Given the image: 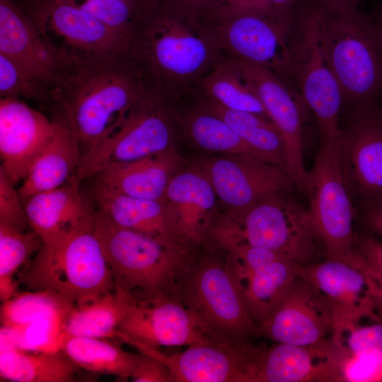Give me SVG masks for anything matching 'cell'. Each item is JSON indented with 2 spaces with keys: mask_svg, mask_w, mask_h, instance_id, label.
<instances>
[{
  "mask_svg": "<svg viewBox=\"0 0 382 382\" xmlns=\"http://www.w3.org/2000/svg\"><path fill=\"white\" fill-rule=\"evenodd\" d=\"M308 213L326 257L357 267L359 254L354 231V207L346 187L337 148L320 141L312 169L308 170Z\"/></svg>",
  "mask_w": 382,
  "mask_h": 382,
  "instance_id": "9",
  "label": "cell"
},
{
  "mask_svg": "<svg viewBox=\"0 0 382 382\" xmlns=\"http://www.w3.org/2000/svg\"><path fill=\"white\" fill-rule=\"evenodd\" d=\"M297 274L316 288L331 306L334 329L364 319L382 320L371 296L366 275L344 261L328 258L300 265Z\"/></svg>",
  "mask_w": 382,
  "mask_h": 382,
  "instance_id": "21",
  "label": "cell"
},
{
  "mask_svg": "<svg viewBox=\"0 0 382 382\" xmlns=\"http://www.w3.org/2000/svg\"><path fill=\"white\" fill-rule=\"evenodd\" d=\"M323 11L326 48L342 106L376 105L382 97V41L374 17L358 6Z\"/></svg>",
  "mask_w": 382,
  "mask_h": 382,
  "instance_id": "5",
  "label": "cell"
},
{
  "mask_svg": "<svg viewBox=\"0 0 382 382\" xmlns=\"http://www.w3.org/2000/svg\"><path fill=\"white\" fill-rule=\"evenodd\" d=\"M185 128L192 141L204 150L220 154L250 156L267 161L221 118L204 107L187 117Z\"/></svg>",
  "mask_w": 382,
  "mask_h": 382,
  "instance_id": "34",
  "label": "cell"
},
{
  "mask_svg": "<svg viewBox=\"0 0 382 382\" xmlns=\"http://www.w3.org/2000/svg\"><path fill=\"white\" fill-rule=\"evenodd\" d=\"M62 351L78 367L123 379L131 377L139 356L96 337H65Z\"/></svg>",
  "mask_w": 382,
  "mask_h": 382,
  "instance_id": "31",
  "label": "cell"
},
{
  "mask_svg": "<svg viewBox=\"0 0 382 382\" xmlns=\"http://www.w3.org/2000/svg\"><path fill=\"white\" fill-rule=\"evenodd\" d=\"M333 310L311 283L297 276L260 328L274 342L312 346L332 340Z\"/></svg>",
  "mask_w": 382,
  "mask_h": 382,
  "instance_id": "16",
  "label": "cell"
},
{
  "mask_svg": "<svg viewBox=\"0 0 382 382\" xmlns=\"http://www.w3.org/2000/svg\"><path fill=\"white\" fill-rule=\"evenodd\" d=\"M340 359L332 340L312 346L275 342L258 352L251 382L339 381Z\"/></svg>",
  "mask_w": 382,
  "mask_h": 382,
  "instance_id": "22",
  "label": "cell"
},
{
  "mask_svg": "<svg viewBox=\"0 0 382 382\" xmlns=\"http://www.w3.org/2000/svg\"><path fill=\"white\" fill-rule=\"evenodd\" d=\"M42 239L33 229L19 231L0 224V299L1 303L16 293L20 284L14 274L30 256L38 252Z\"/></svg>",
  "mask_w": 382,
  "mask_h": 382,
  "instance_id": "36",
  "label": "cell"
},
{
  "mask_svg": "<svg viewBox=\"0 0 382 382\" xmlns=\"http://www.w3.org/2000/svg\"><path fill=\"white\" fill-rule=\"evenodd\" d=\"M363 221L369 232L382 239V201L364 204Z\"/></svg>",
  "mask_w": 382,
  "mask_h": 382,
  "instance_id": "45",
  "label": "cell"
},
{
  "mask_svg": "<svg viewBox=\"0 0 382 382\" xmlns=\"http://www.w3.org/2000/svg\"><path fill=\"white\" fill-rule=\"evenodd\" d=\"M93 197L99 212L115 224L146 235L161 243L187 251L163 199H147L125 195L95 183Z\"/></svg>",
  "mask_w": 382,
  "mask_h": 382,
  "instance_id": "23",
  "label": "cell"
},
{
  "mask_svg": "<svg viewBox=\"0 0 382 382\" xmlns=\"http://www.w3.org/2000/svg\"><path fill=\"white\" fill-rule=\"evenodd\" d=\"M236 63L280 132L284 144L286 173L294 185L305 195L308 170L303 156L301 112L289 81L267 68Z\"/></svg>",
  "mask_w": 382,
  "mask_h": 382,
  "instance_id": "18",
  "label": "cell"
},
{
  "mask_svg": "<svg viewBox=\"0 0 382 382\" xmlns=\"http://www.w3.org/2000/svg\"><path fill=\"white\" fill-rule=\"evenodd\" d=\"M79 185L71 179L61 187L33 194L23 201L31 229L42 240L94 215Z\"/></svg>",
  "mask_w": 382,
  "mask_h": 382,
  "instance_id": "28",
  "label": "cell"
},
{
  "mask_svg": "<svg viewBox=\"0 0 382 382\" xmlns=\"http://www.w3.org/2000/svg\"><path fill=\"white\" fill-rule=\"evenodd\" d=\"M349 108L337 145L346 187L364 204L382 201V110Z\"/></svg>",
  "mask_w": 382,
  "mask_h": 382,
  "instance_id": "13",
  "label": "cell"
},
{
  "mask_svg": "<svg viewBox=\"0 0 382 382\" xmlns=\"http://www.w3.org/2000/svg\"><path fill=\"white\" fill-rule=\"evenodd\" d=\"M17 3L44 38L71 63L127 52L128 37L62 0Z\"/></svg>",
  "mask_w": 382,
  "mask_h": 382,
  "instance_id": "12",
  "label": "cell"
},
{
  "mask_svg": "<svg viewBox=\"0 0 382 382\" xmlns=\"http://www.w3.org/2000/svg\"><path fill=\"white\" fill-rule=\"evenodd\" d=\"M139 1H141V0H137V2Z\"/></svg>",
  "mask_w": 382,
  "mask_h": 382,
  "instance_id": "51",
  "label": "cell"
},
{
  "mask_svg": "<svg viewBox=\"0 0 382 382\" xmlns=\"http://www.w3.org/2000/svg\"><path fill=\"white\" fill-rule=\"evenodd\" d=\"M77 366L62 352H0V376L13 382L73 381Z\"/></svg>",
  "mask_w": 382,
  "mask_h": 382,
  "instance_id": "29",
  "label": "cell"
},
{
  "mask_svg": "<svg viewBox=\"0 0 382 382\" xmlns=\"http://www.w3.org/2000/svg\"><path fill=\"white\" fill-rule=\"evenodd\" d=\"M370 289L374 300L376 311L382 317V290L373 283L370 284Z\"/></svg>",
  "mask_w": 382,
  "mask_h": 382,
  "instance_id": "48",
  "label": "cell"
},
{
  "mask_svg": "<svg viewBox=\"0 0 382 382\" xmlns=\"http://www.w3.org/2000/svg\"><path fill=\"white\" fill-rule=\"evenodd\" d=\"M64 318L37 319L27 326L14 330L18 349L30 352H58L65 338L62 329Z\"/></svg>",
  "mask_w": 382,
  "mask_h": 382,
  "instance_id": "40",
  "label": "cell"
},
{
  "mask_svg": "<svg viewBox=\"0 0 382 382\" xmlns=\"http://www.w3.org/2000/svg\"><path fill=\"white\" fill-rule=\"evenodd\" d=\"M196 5H216L224 4H235L241 2L243 0H189Z\"/></svg>",
  "mask_w": 382,
  "mask_h": 382,
  "instance_id": "49",
  "label": "cell"
},
{
  "mask_svg": "<svg viewBox=\"0 0 382 382\" xmlns=\"http://www.w3.org/2000/svg\"><path fill=\"white\" fill-rule=\"evenodd\" d=\"M185 294L186 306L214 331L238 340L260 332L227 267L213 262L202 265Z\"/></svg>",
  "mask_w": 382,
  "mask_h": 382,
  "instance_id": "17",
  "label": "cell"
},
{
  "mask_svg": "<svg viewBox=\"0 0 382 382\" xmlns=\"http://www.w3.org/2000/svg\"><path fill=\"white\" fill-rule=\"evenodd\" d=\"M324 10H337L358 6L361 0H313Z\"/></svg>",
  "mask_w": 382,
  "mask_h": 382,
  "instance_id": "47",
  "label": "cell"
},
{
  "mask_svg": "<svg viewBox=\"0 0 382 382\" xmlns=\"http://www.w3.org/2000/svg\"><path fill=\"white\" fill-rule=\"evenodd\" d=\"M69 2L110 29L128 37L137 0H62Z\"/></svg>",
  "mask_w": 382,
  "mask_h": 382,
  "instance_id": "38",
  "label": "cell"
},
{
  "mask_svg": "<svg viewBox=\"0 0 382 382\" xmlns=\"http://www.w3.org/2000/svg\"><path fill=\"white\" fill-rule=\"evenodd\" d=\"M18 189L23 202L30 195L61 187L73 178L82 155L80 143L63 116Z\"/></svg>",
  "mask_w": 382,
  "mask_h": 382,
  "instance_id": "25",
  "label": "cell"
},
{
  "mask_svg": "<svg viewBox=\"0 0 382 382\" xmlns=\"http://www.w3.org/2000/svg\"><path fill=\"white\" fill-rule=\"evenodd\" d=\"M356 247L361 271L382 290V239L371 233H356Z\"/></svg>",
  "mask_w": 382,
  "mask_h": 382,
  "instance_id": "43",
  "label": "cell"
},
{
  "mask_svg": "<svg viewBox=\"0 0 382 382\" xmlns=\"http://www.w3.org/2000/svg\"><path fill=\"white\" fill-rule=\"evenodd\" d=\"M203 107L221 118L268 162L286 173L284 141L280 132L270 119L249 112L228 109L207 99L204 100Z\"/></svg>",
  "mask_w": 382,
  "mask_h": 382,
  "instance_id": "30",
  "label": "cell"
},
{
  "mask_svg": "<svg viewBox=\"0 0 382 382\" xmlns=\"http://www.w3.org/2000/svg\"><path fill=\"white\" fill-rule=\"evenodd\" d=\"M374 18L376 23V25H377V28L380 34V37L382 41V11L376 13L374 16Z\"/></svg>",
  "mask_w": 382,
  "mask_h": 382,
  "instance_id": "50",
  "label": "cell"
},
{
  "mask_svg": "<svg viewBox=\"0 0 382 382\" xmlns=\"http://www.w3.org/2000/svg\"><path fill=\"white\" fill-rule=\"evenodd\" d=\"M152 88L142 69L124 52L70 64L51 96L87 151L111 134Z\"/></svg>",
  "mask_w": 382,
  "mask_h": 382,
  "instance_id": "2",
  "label": "cell"
},
{
  "mask_svg": "<svg viewBox=\"0 0 382 382\" xmlns=\"http://www.w3.org/2000/svg\"><path fill=\"white\" fill-rule=\"evenodd\" d=\"M94 231L111 270L115 287L139 297L166 294L182 270L187 251L120 226L100 212L95 213Z\"/></svg>",
  "mask_w": 382,
  "mask_h": 382,
  "instance_id": "7",
  "label": "cell"
},
{
  "mask_svg": "<svg viewBox=\"0 0 382 382\" xmlns=\"http://www.w3.org/2000/svg\"><path fill=\"white\" fill-rule=\"evenodd\" d=\"M286 192L270 195L214 229L223 248L243 243L280 254L300 265L311 263L318 241L308 209Z\"/></svg>",
  "mask_w": 382,
  "mask_h": 382,
  "instance_id": "8",
  "label": "cell"
},
{
  "mask_svg": "<svg viewBox=\"0 0 382 382\" xmlns=\"http://www.w3.org/2000/svg\"><path fill=\"white\" fill-rule=\"evenodd\" d=\"M299 265L282 255L253 270L228 269L247 312L259 330L298 276Z\"/></svg>",
  "mask_w": 382,
  "mask_h": 382,
  "instance_id": "27",
  "label": "cell"
},
{
  "mask_svg": "<svg viewBox=\"0 0 382 382\" xmlns=\"http://www.w3.org/2000/svg\"><path fill=\"white\" fill-rule=\"evenodd\" d=\"M55 120L19 98L0 99V167L16 185L28 173L55 130Z\"/></svg>",
  "mask_w": 382,
  "mask_h": 382,
  "instance_id": "20",
  "label": "cell"
},
{
  "mask_svg": "<svg viewBox=\"0 0 382 382\" xmlns=\"http://www.w3.org/2000/svg\"><path fill=\"white\" fill-rule=\"evenodd\" d=\"M196 6L224 59L267 68L287 80L294 8L281 11L243 1Z\"/></svg>",
  "mask_w": 382,
  "mask_h": 382,
  "instance_id": "4",
  "label": "cell"
},
{
  "mask_svg": "<svg viewBox=\"0 0 382 382\" xmlns=\"http://www.w3.org/2000/svg\"><path fill=\"white\" fill-rule=\"evenodd\" d=\"M332 342L342 355H382V320L369 325L358 322L336 328Z\"/></svg>",
  "mask_w": 382,
  "mask_h": 382,
  "instance_id": "37",
  "label": "cell"
},
{
  "mask_svg": "<svg viewBox=\"0 0 382 382\" xmlns=\"http://www.w3.org/2000/svg\"><path fill=\"white\" fill-rule=\"evenodd\" d=\"M339 381H382V355L346 356L341 354Z\"/></svg>",
  "mask_w": 382,
  "mask_h": 382,
  "instance_id": "42",
  "label": "cell"
},
{
  "mask_svg": "<svg viewBox=\"0 0 382 382\" xmlns=\"http://www.w3.org/2000/svg\"><path fill=\"white\" fill-rule=\"evenodd\" d=\"M0 97L52 100L50 90L30 76L12 59L0 54Z\"/></svg>",
  "mask_w": 382,
  "mask_h": 382,
  "instance_id": "39",
  "label": "cell"
},
{
  "mask_svg": "<svg viewBox=\"0 0 382 382\" xmlns=\"http://www.w3.org/2000/svg\"><path fill=\"white\" fill-rule=\"evenodd\" d=\"M94 216L42 240L19 275L29 290L50 291L83 305L115 290V282L94 231Z\"/></svg>",
  "mask_w": 382,
  "mask_h": 382,
  "instance_id": "3",
  "label": "cell"
},
{
  "mask_svg": "<svg viewBox=\"0 0 382 382\" xmlns=\"http://www.w3.org/2000/svg\"><path fill=\"white\" fill-rule=\"evenodd\" d=\"M166 100L155 89L149 91L111 134L82 154L72 181L80 184L110 166L171 149L173 134Z\"/></svg>",
  "mask_w": 382,
  "mask_h": 382,
  "instance_id": "10",
  "label": "cell"
},
{
  "mask_svg": "<svg viewBox=\"0 0 382 382\" xmlns=\"http://www.w3.org/2000/svg\"><path fill=\"white\" fill-rule=\"evenodd\" d=\"M127 53L166 99L197 93L202 79L224 59L189 0L138 1Z\"/></svg>",
  "mask_w": 382,
  "mask_h": 382,
  "instance_id": "1",
  "label": "cell"
},
{
  "mask_svg": "<svg viewBox=\"0 0 382 382\" xmlns=\"http://www.w3.org/2000/svg\"><path fill=\"white\" fill-rule=\"evenodd\" d=\"M114 294L122 310L117 337L137 349L189 346L221 335L166 294L139 297L118 287Z\"/></svg>",
  "mask_w": 382,
  "mask_h": 382,
  "instance_id": "11",
  "label": "cell"
},
{
  "mask_svg": "<svg viewBox=\"0 0 382 382\" xmlns=\"http://www.w3.org/2000/svg\"><path fill=\"white\" fill-rule=\"evenodd\" d=\"M231 110L269 117L265 107L243 77L237 64L224 59L199 83L197 93Z\"/></svg>",
  "mask_w": 382,
  "mask_h": 382,
  "instance_id": "32",
  "label": "cell"
},
{
  "mask_svg": "<svg viewBox=\"0 0 382 382\" xmlns=\"http://www.w3.org/2000/svg\"><path fill=\"white\" fill-rule=\"evenodd\" d=\"M130 378L134 382H172L169 370L163 361L141 352Z\"/></svg>",
  "mask_w": 382,
  "mask_h": 382,
  "instance_id": "44",
  "label": "cell"
},
{
  "mask_svg": "<svg viewBox=\"0 0 382 382\" xmlns=\"http://www.w3.org/2000/svg\"><path fill=\"white\" fill-rule=\"evenodd\" d=\"M74 303L50 291L18 292L1 306V325L20 330L42 318H65Z\"/></svg>",
  "mask_w": 382,
  "mask_h": 382,
  "instance_id": "35",
  "label": "cell"
},
{
  "mask_svg": "<svg viewBox=\"0 0 382 382\" xmlns=\"http://www.w3.org/2000/svg\"><path fill=\"white\" fill-rule=\"evenodd\" d=\"M199 170L233 215L242 214L261 199L288 192L294 185L279 167L245 155L220 154L205 160Z\"/></svg>",
  "mask_w": 382,
  "mask_h": 382,
  "instance_id": "15",
  "label": "cell"
},
{
  "mask_svg": "<svg viewBox=\"0 0 382 382\" xmlns=\"http://www.w3.org/2000/svg\"><path fill=\"white\" fill-rule=\"evenodd\" d=\"M259 6L281 11L293 9L302 0H243Z\"/></svg>",
  "mask_w": 382,
  "mask_h": 382,
  "instance_id": "46",
  "label": "cell"
},
{
  "mask_svg": "<svg viewBox=\"0 0 382 382\" xmlns=\"http://www.w3.org/2000/svg\"><path fill=\"white\" fill-rule=\"evenodd\" d=\"M222 335L195 342L172 354L148 347L138 349L163 361L172 382H250L260 348L247 342H229Z\"/></svg>",
  "mask_w": 382,
  "mask_h": 382,
  "instance_id": "14",
  "label": "cell"
},
{
  "mask_svg": "<svg viewBox=\"0 0 382 382\" xmlns=\"http://www.w3.org/2000/svg\"><path fill=\"white\" fill-rule=\"evenodd\" d=\"M0 54L50 91L72 64L44 38L15 0H0Z\"/></svg>",
  "mask_w": 382,
  "mask_h": 382,
  "instance_id": "19",
  "label": "cell"
},
{
  "mask_svg": "<svg viewBox=\"0 0 382 382\" xmlns=\"http://www.w3.org/2000/svg\"><path fill=\"white\" fill-rule=\"evenodd\" d=\"M172 150L110 166L95 175L96 183L132 197L162 199L178 163Z\"/></svg>",
  "mask_w": 382,
  "mask_h": 382,
  "instance_id": "26",
  "label": "cell"
},
{
  "mask_svg": "<svg viewBox=\"0 0 382 382\" xmlns=\"http://www.w3.org/2000/svg\"><path fill=\"white\" fill-rule=\"evenodd\" d=\"M294 18L287 79L313 112L320 141L337 148L343 100L326 48L323 11L313 0H302L294 9Z\"/></svg>",
  "mask_w": 382,
  "mask_h": 382,
  "instance_id": "6",
  "label": "cell"
},
{
  "mask_svg": "<svg viewBox=\"0 0 382 382\" xmlns=\"http://www.w3.org/2000/svg\"><path fill=\"white\" fill-rule=\"evenodd\" d=\"M14 185L0 167V224L24 232L31 227L23 202Z\"/></svg>",
  "mask_w": 382,
  "mask_h": 382,
  "instance_id": "41",
  "label": "cell"
},
{
  "mask_svg": "<svg viewBox=\"0 0 382 382\" xmlns=\"http://www.w3.org/2000/svg\"><path fill=\"white\" fill-rule=\"evenodd\" d=\"M216 194L199 169L174 175L163 197L177 231L187 245L201 241L216 216Z\"/></svg>",
  "mask_w": 382,
  "mask_h": 382,
  "instance_id": "24",
  "label": "cell"
},
{
  "mask_svg": "<svg viewBox=\"0 0 382 382\" xmlns=\"http://www.w3.org/2000/svg\"><path fill=\"white\" fill-rule=\"evenodd\" d=\"M121 318L122 310L113 291L74 305L64 318L62 329L65 337H117Z\"/></svg>",
  "mask_w": 382,
  "mask_h": 382,
  "instance_id": "33",
  "label": "cell"
}]
</instances>
